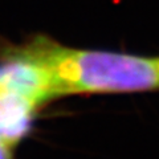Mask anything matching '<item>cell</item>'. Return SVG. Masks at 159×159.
Masks as SVG:
<instances>
[{"instance_id": "1", "label": "cell", "mask_w": 159, "mask_h": 159, "mask_svg": "<svg viewBox=\"0 0 159 159\" xmlns=\"http://www.w3.org/2000/svg\"><path fill=\"white\" fill-rule=\"evenodd\" d=\"M15 52L49 73L54 97L159 90V57L70 48L45 36Z\"/></svg>"}, {"instance_id": "2", "label": "cell", "mask_w": 159, "mask_h": 159, "mask_svg": "<svg viewBox=\"0 0 159 159\" xmlns=\"http://www.w3.org/2000/svg\"><path fill=\"white\" fill-rule=\"evenodd\" d=\"M39 106L32 98L0 85V135L19 145L31 130Z\"/></svg>"}, {"instance_id": "3", "label": "cell", "mask_w": 159, "mask_h": 159, "mask_svg": "<svg viewBox=\"0 0 159 159\" xmlns=\"http://www.w3.org/2000/svg\"><path fill=\"white\" fill-rule=\"evenodd\" d=\"M15 145L11 141H8L7 138L0 135V159H13L15 154Z\"/></svg>"}]
</instances>
